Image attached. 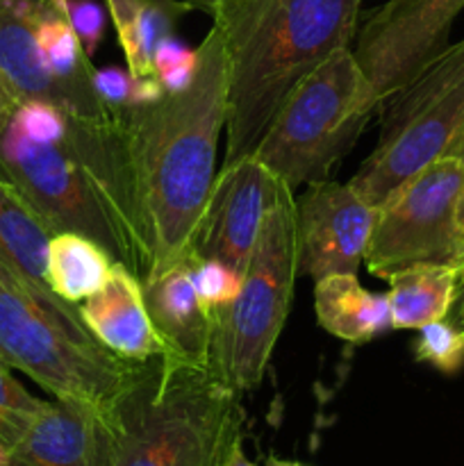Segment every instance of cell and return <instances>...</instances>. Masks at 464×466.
Wrapping results in <instances>:
<instances>
[{"mask_svg":"<svg viewBox=\"0 0 464 466\" xmlns=\"http://www.w3.org/2000/svg\"><path fill=\"white\" fill-rule=\"evenodd\" d=\"M53 230L0 173V259L36 294H53L45 285V258Z\"/></svg>","mask_w":464,"mask_h":466,"instance_id":"obj_18","label":"cell"},{"mask_svg":"<svg viewBox=\"0 0 464 466\" xmlns=\"http://www.w3.org/2000/svg\"><path fill=\"white\" fill-rule=\"evenodd\" d=\"M378 107L355 53L339 48L298 82L253 155L291 191L326 180Z\"/></svg>","mask_w":464,"mask_h":466,"instance_id":"obj_6","label":"cell"},{"mask_svg":"<svg viewBox=\"0 0 464 466\" xmlns=\"http://www.w3.org/2000/svg\"><path fill=\"white\" fill-rule=\"evenodd\" d=\"M130 77H148L157 46L173 36L189 5L182 0H105Z\"/></svg>","mask_w":464,"mask_h":466,"instance_id":"obj_20","label":"cell"},{"mask_svg":"<svg viewBox=\"0 0 464 466\" xmlns=\"http://www.w3.org/2000/svg\"><path fill=\"white\" fill-rule=\"evenodd\" d=\"M21 103L23 100L18 98V94L14 91V86L9 85V80L3 76V71H0V135H3L5 127L9 126L14 112H16V107Z\"/></svg>","mask_w":464,"mask_h":466,"instance_id":"obj_29","label":"cell"},{"mask_svg":"<svg viewBox=\"0 0 464 466\" xmlns=\"http://www.w3.org/2000/svg\"><path fill=\"white\" fill-rule=\"evenodd\" d=\"M389 314L396 330H419L446 319L459 289V268L449 264H412L389 278Z\"/></svg>","mask_w":464,"mask_h":466,"instance_id":"obj_19","label":"cell"},{"mask_svg":"<svg viewBox=\"0 0 464 466\" xmlns=\"http://www.w3.org/2000/svg\"><path fill=\"white\" fill-rule=\"evenodd\" d=\"M196 68H198V48H189L176 39V35L164 39L155 50L153 73L166 94L185 89L194 80Z\"/></svg>","mask_w":464,"mask_h":466,"instance_id":"obj_26","label":"cell"},{"mask_svg":"<svg viewBox=\"0 0 464 466\" xmlns=\"http://www.w3.org/2000/svg\"><path fill=\"white\" fill-rule=\"evenodd\" d=\"M114 267L107 250L77 232H57L50 237L45 258V285L57 299L80 305L94 296Z\"/></svg>","mask_w":464,"mask_h":466,"instance_id":"obj_21","label":"cell"},{"mask_svg":"<svg viewBox=\"0 0 464 466\" xmlns=\"http://www.w3.org/2000/svg\"><path fill=\"white\" fill-rule=\"evenodd\" d=\"M45 400L35 399L16 378L12 369L0 362V437L12 449L18 437L27 431Z\"/></svg>","mask_w":464,"mask_h":466,"instance_id":"obj_23","label":"cell"},{"mask_svg":"<svg viewBox=\"0 0 464 466\" xmlns=\"http://www.w3.org/2000/svg\"><path fill=\"white\" fill-rule=\"evenodd\" d=\"M7 460H9V446L5 444V440L0 437V466L7 464Z\"/></svg>","mask_w":464,"mask_h":466,"instance_id":"obj_35","label":"cell"},{"mask_svg":"<svg viewBox=\"0 0 464 466\" xmlns=\"http://www.w3.org/2000/svg\"><path fill=\"white\" fill-rule=\"evenodd\" d=\"M459 321L464 323V268L459 273Z\"/></svg>","mask_w":464,"mask_h":466,"instance_id":"obj_34","label":"cell"},{"mask_svg":"<svg viewBox=\"0 0 464 466\" xmlns=\"http://www.w3.org/2000/svg\"><path fill=\"white\" fill-rule=\"evenodd\" d=\"M59 0H0V71L21 100H45L71 116V100L50 80L36 50V27Z\"/></svg>","mask_w":464,"mask_h":466,"instance_id":"obj_16","label":"cell"},{"mask_svg":"<svg viewBox=\"0 0 464 466\" xmlns=\"http://www.w3.org/2000/svg\"><path fill=\"white\" fill-rule=\"evenodd\" d=\"M287 191L289 187L255 155L223 164L196 235L194 255L221 259L244 273L264 218Z\"/></svg>","mask_w":464,"mask_h":466,"instance_id":"obj_11","label":"cell"},{"mask_svg":"<svg viewBox=\"0 0 464 466\" xmlns=\"http://www.w3.org/2000/svg\"><path fill=\"white\" fill-rule=\"evenodd\" d=\"M298 214V271L326 278L355 273L364 259L380 208L364 200L348 182H309Z\"/></svg>","mask_w":464,"mask_h":466,"instance_id":"obj_12","label":"cell"},{"mask_svg":"<svg viewBox=\"0 0 464 466\" xmlns=\"http://www.w3.org/2000/svg\"><path fill=\"white\" fill-rule=\"evenodd\" d=\"M414 341L417 362L430 364L444 376H455L464 367V328L453 326L446 319L419 328Z\"/></svg>","mask_w":464,"mask_h":466,"instance_id":"obj_22","label":"cell"},{"mask_svg":"<svg viewBox=\"0 0 464 466\" xmlns=\"http://www.w3.org/2000/svg\"><path fill=\"white\" fill-rule=\"evenodd\" d=\"M264 466H309V464L296 462V460H282V458H276V455H271Z\"/></svg>","mask_w":464,"mask_h":466,"instance_id":"obj_33","label":"cell"},{"mask_svg":"<svg viewBox=\"0 0 464 466\" xmlns=\"http://www.w3.org/2000/svg\"><path fill=\"white\" fill-rule=\"evenodd\" d=\"M182 3L189 5L191 9H203V12H207L209 16H212L214 9H217L223 0H182Z\"/></svg>","mask_w":464,"mask_h":466,"instance_id":"obj_32","label":"cell"},{"mask_svg":"<svg viewBox=\"0 0 464 466\" xmlns=\"http://www.w3.org/2000/svg\"><path fill=\"white\" fill-rule=\"evenodd\" d=\"M94 89L105 103V107L112 114L121 112L130 105L132 77L130 73L121 68H94Z\"/></svg>","mask_w":464,"mask_h":466,"instance_id":"obj_28","label":"cell"},{"mask_svg":"<svg viewBox=\"0 0 464 466\" xmlns=\"http://www.w3.org/2000/svg\"><path fill=\"white\" fill-rule=\"evenodd\" d=\"M223 466H255V462H250V460L246 458L244 444H241V441H237L235 449H232V453H230V458L226 460V464Z\"/></svg>","mask_w":464,"mask_h":466,"instance_id":"obj_31","label":"cell"},{"mask_svg":"<svg viewBox=\"0 0 464 466\" xmlns=\"http://www.w3.org/2000/svg\"><path fill=\"white\" fill-rule=\"evenodd\" d=\"M241 396L209 364L139 362L114 408L105 466H223L241 441Z\"/></svg>","mask_w":464,"mask_h":466,"instance_id":"obj_3","label":"cell"},{"mask_svg":"<svg viewBox=\"0 0 464 466\" xmlns=\"http://www.w3.org/2000/svg\"><path fill=\"white\" fill-rule=\"evenodd\" d=\"M194 255L144 282V299L164 353L189 364H209L212 314L196 294Z\"/></svg>","mask_w":464,"mask_h":466,"instance_id":"obj_15","label":"cell"},{"mask_svg":"<svg viewBox=\"0 0 464 466\" xmlns=\"http://www.w3.org/2000/svg\"><path fill=\"white\" fill-rule=\"evenodd\" d=\"M462 7L464 0H385L358 27L353 53L380 103L446 48Z\"/></svg>","mask_w":464,"mask_h":466,"instance_id":"obj_10","label":"cell"},{"mask_svg":"<svg viewBox=\"0 0 464 466\" xmlns=\"http://www.w3.org/2000/svg\"><path fill=\"white\" fill-rule=\"evenodd\" d=\"M116 116L150 280L194 255L217 180L218 137L227 121V57L217 27L200 41L198 68L185 89L127 105Z\"/></svg>","mask_w":464,"mask_h":466,"instance_id":"obj_1","label":"cell"},{"mask_svg":"<svg viewBox=\"0 0 464 466\" xmlns=\"http://www.w3.org/2000/svg\"><path fill=\"white\" fill-rule=\"evenodd\" d=\"M12 126L27 139L57 144L68 135V114L45 100H23L14 112Z\"/></svg>","mask_w":464,"mask_h":466,"instance_id":"obj_25","label":"cell"},{"mask_svg":"<svg viewBox=\"0 0 464 466\" xmlns=\"http://www.w3.org/2000/svg\"><path fill=\"white\" fill-rule=\"evenodd\" d=\"M0 173L48 223L53 235L89 237L141 282L148 278V255L107 182L77 146L71 116L68 135L57 144L27 139L9 121L0 135Z\"/></svg>","mask_w":464,"mask_h":466,"instance_id":"obj_5","label":"cell"},{"mask_svg":"<svg viewBox=\"0 0 464 466\" xmlns=\"http://www.w3.org/2000/svg\"><path fill=\"white\" fill-rule=\"evenodd\" d=\"M464 164L453 155L435 159L409 177L380 208L364 262L371 276L387 278L412 264L464 268L459 208Z\"/></svg>","mask_w":464,"mask_h":466,"instance_id":"obj_9","label":"cell"},{"mask_svg":"<svg viewBox=\"0 0 464 466\" xmlns=\"http://www.w3.org/2000/svg\"><path fill=\"white\" fill-rule=\"evenodd\" d=\"M298 276V214L287 191L259 228L237 299L212 312L209 367L239 394L262 385Z\"/></svg>","mask_w":464,"mask_h":466,"instance_id":"obj_7","label":"cell"},{"mask_svg":"<svg viewBox=\"0 0 464 466\" xmlns=\"http://www.w3.org/2000/svg\"><path fill=\"white\" fill-rule=\"evenodd\" d=\"M77 309L91 335L126 362H146L164 353L146 308L144 285L123 264L114 262L105 285Z\"/></svg>","mask_w":464,"mask_h":466,"instance_id":"obj_14","label":"cell"},{"mask_svg":"<svg viewBox=\"0 0 464 466\" xmlns=\"http://www.w3.org/2000/svg\"><path fill=\"white\" fill-rule=\"evenodd\" d=\"M449 155H453V157H458L459 162L464 164V127L458 135V139L453 141V146H450ZM459 226H462V237H464V198H462V208H459Z\"/></svg>","mask_w":464,"mask_h":466,"instance_id":"obj_30","label":"cell"},{"mask_svg":"<svg viewBox=\"0 0 464 466\" xmlns=\"http://www.w3.org/2000/svg\"><path fill=\"white\" fill-rule=\"evenodd\" d=\"M362 0H223L212 25L227 57L226 164L248 157L300 80L350 48Z\"/></svg>","mask_w":464,"mask_h":466,"instance_id":"obj_2","label":"cell"},{"mask_svg":"<svg viewBox=\"0 0 464 466\" xmlns=\"http://www.w3.org/2000/svg\"><path fill=\"white\" fill-rule=\"evenodd\" d=\"M0 362L25 373L53 399L94 410L107 428L139 364L105 349L85 326L77 305L27 289L3 259Z\"/></svg>","mask_w":464,"mask_h":466,"instance_id":"obj_4","label":"cell"},{"mask_svg":"<svg viewBox=\"0 0 464 466\" xmlns=\"http://www.w3.org/2000/svg\"><path fill=\"white\" fill-rule=\"evenodd\" d=\"M59 7L71 23L85 53L94 57L105 36V25H107L105 9L96 0H59Z\"/></svg>","mask_w":464,"mask_h":466,"instance_id":"obj_27","label":"cell"},{"mask_svg":"<svg viewBox=\"0 0 464 466\" xmlns=\"http://www.w3.org/2000/svg\"><path fill=\"white\" fill-rule=\"evenodd\" d=\"M191 276H194L196 294H198L200 303L212 314L214 309L226 308V305H230L237 299L244 273L227 267L221 259L198 258V255H194Z\"/></svg>","mask_w":464,"mask_h":466,"instance_id":"obj_24","label":"cell"},{"mask_svg":"<svg viewBox=\"0 0 464 466\" xmlns=\"http://www.w3.org/2000/svg\"><path fill=\"white\" fill-rule=\"evenodd\" d=\"M318 326L348 344H367L391 328L387 294H373L355 273H332L314 280Z\"/></svg>","mask_w":464,"mask_h":466,"instance_id":"obj_17","label":"cell"},{"mask_svg":"<svg viewBox=\"0 0 464 466\" xmlns=\"http://www.w3.org/2000/svg\"><path fill=\"white\" fill-rule=\"evenodd\" d=\"M109 428L100 414L66 400H45L9 449L5 466H105Z\"/></svg>","mask_w":464,"mask_h":466,"instance_id":"obj_13","label":"cell"},{"mask_svg":"<svg viewBox=\"0 0 464 466\" xmlns=\"http://www.w3.org/2000/svg\"><path fill=\"white\" fill-rule=\"evenodd\" d=\"M380 137L348 185L382 208L423 167L449 155L464 127V39L446 46L380 103Z\"/></svg>","mask_w":464,"mask_h":466,"instance_id":"obj_8","label":"cell"}]
</instances>
